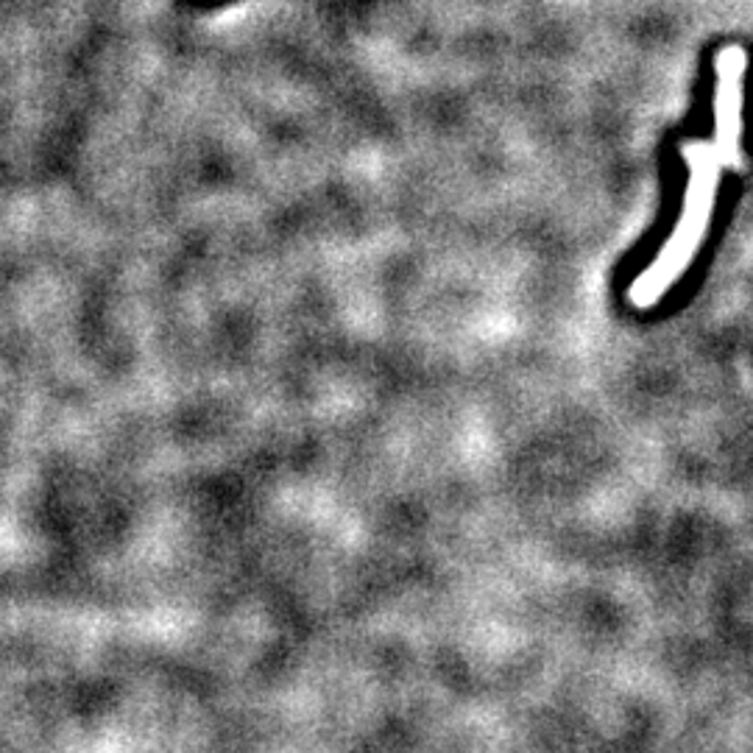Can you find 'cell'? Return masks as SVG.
<instances>
[{
    "label": "cell",
    "instance_id": "obj_1",
    "mask_svg": "<svg viewBox=\"0 0 753 753\" xmlns=\"http://www.w3.org/2000/svg\"><path fill=\"white\" fill-rule=\"evenodd\" d=\"M684 162L690 167V182H686L684 210H681L679 224H675L673 235L668 237L662 252L655 254L653 263L633 279L631 291H628V299L639 311H648L655 302H662L675 282L686 274V268L706 241L709 224H712L725 162L720 160L714 143H686Z\"/></svg>",
    "mask_w": 753,
    "mask_h": 753
},
{
    "label": "cell",
    "instance_id": "obj_2",
    "mask_svg": "<svg viewBox=\"0 0 753 753\" xmlns=\"http://www.w3.org/2000/svg\"><path fill=\"white\" fill-rule=\"evenodd\" d=\"M745 75L747 51L725 45L714 57V149L731 171L745 167L742 134H745Z\"/></svg>",
    "mask_w": 753,
    "mask_h": 753
}]
</instances>
